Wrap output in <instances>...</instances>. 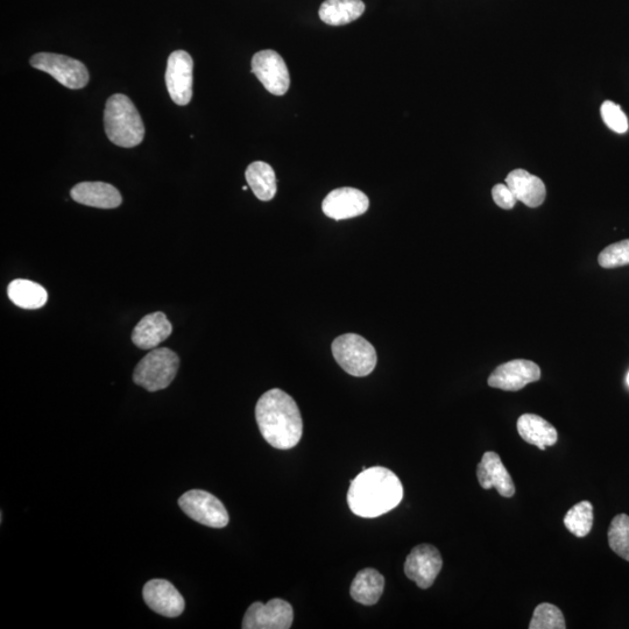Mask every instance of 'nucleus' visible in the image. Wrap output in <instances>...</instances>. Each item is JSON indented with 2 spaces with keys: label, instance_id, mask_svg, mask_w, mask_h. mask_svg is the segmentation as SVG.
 I'll list each match as a JSON object with an SVG mask.
<instances>
[{
  "label": "nucleus",
  "instance_id": "obj_1",
  "mask_svg": "<svg viewBox=\"0 0 629 629\" xmlns=\"http://www.w3.org/2000/svg\"><path fill=\"white\" fill-rule=\"evenodd\" d=\"M404 498V487L394 472L381 466L365 469L351 480L348 504L360 518H378L394 510Z\"/></svg>",
  "mask_w": 629,
  "mask_h": 629
},
{
  "label": "nucleus",
  "instance_id": "obj_2",
  "mask_svg": "<svg viewBox=\"0 0 629 629\" xmlns=\"http://www.w3.org/2000/svg\"><path fill=\"white\" fill-rule=\"evenodd\" d=\"M256 419L261 435L273 448L288 450L296 447L303 433V421L298 405L286 392L274 388L258 401Z\"/></svg>",
  "mask_w": 629,
  "mask_h": 629
},
{
  "label": "nucleus",
  "instance_id": "obj_3",
  "mask_svg": "<svg viewBox=\"0 0 629 629\" xmlns=\"http://www.w3.org/2000/svg\"><path fill=\"white\" fill-rule=\"evenodd\" d=\"M104 126L106 136L119 147L132 148L143 143V119L136 105L125 95H113L106 102Z\"/></svg>",
  "mask_w": 629,
  "mask_h": 629
},
{
  "label": "nucleus",
  "instance_id": "obj_4",
  "mask_svg": "<svg viewBox=\"0 0 629 629\" xmlns=\"http://www.w3.org/2000/svg\"><path fill=\"white\" fill-rule=\"evenodd\" d=\"M332 355L342 369L353 377L369 376L376 369V349L362 336L346 334L335 339L331 346Z\"/></svg>",
  "mask_w": 629,
  "mask_h": 629
},
{
  "label": "nucleus",
  "instance_id": "obj_5",
  "mask_svg": "<svg viewBox=\"0 0 629 629\" xmlns=\"http://www.w3.org/2000/svg\"><path fill=\"white\" fill-rule=\"evenodd\" d=\"M180 366V358L167 348L154 349L141 359L133 373V381L148 392L165 390L173 383Z\"/></svg>",
  "mask_w": 629,
  "mask_h": 629
},
{
  "label": "nucleus",
  "instance_id": "obj_6",
  "mask_svg": "<svg viewBox=\"0 0 629 629\" xmlns=\"http://www.w3.org/2000/svg\"><path fill=\"white\" fill-rule=\"evenodd\" d=\"M31 66L45 72L68 89H82L89 82V72L81 61L53 53L35 54Z\"/></svg>",
  "mask_w": 629,
  "mask_h": 629
},
{
  "label": "nucleus",
  "instance_id": "obj_7",
  "mask_svg": "<svg viewBox=\"0 0 629 629\" xmlns=\"http://www.w3.org/2000/svg\"><path fill=\"white\" fill-rule=\"evenodd\" d=\"M179 506L190 519L211 528L228 526L230 517L222 501L202 490H192L179 499Z\"/></svg>",
  "mask_w": 629,
  "mask_h": 629
},
{
  "label": "nucleus",
  "instance_id": "obj_8",
  "mask_svg": "<svg viewBox=\"0 0 629 629\" xmlns=\"http://www.w3.org/2000/svg\"><path fill=\"white\" fill-rule=\"evenodd\" d=\"M294 611L284 599L275 598L267 604L253 603L246 611L244 629H288L293 625Z\"/></svg>",
  "mask_w": 629,
  "mask_h": 629
},
{
  "label": "nucleus",
  "instance_id": "obj_9",
  "mask_svg": "<svg viewBox=\"0 0 629 629\" xmlns=\"http://www.w3.org/2000/svg\"><path fill=\"white\" fill-rule=\"evenodd\" d=\"M194 61L185 51L171 54L167 62L166 86L173 102L185 106L193 97Z\"/></svg>",
  "mask_w": 629,
  "mask_h": 629
},
{
  "label": "nucleus",
  "instance_id": "obj_10",
  "mask_svg": "<svg viewBox=\"0 0 629 629\" xmlns=\"http://www.w3.org/2000/svg\"><path fill=\"white\" fill-rule=\"evenodd\" d=\"M252 73L263 83L267 91L275 96H284L291 86L288 68L284 59L274 51H261L253 56Z\"/></svg>",
  "mask_w": 629,
  "mask_h": 629
},
{
  "label": "nucleus",
  "instance_id": "obj_11",
  "mask_svg": "<svg viewBox=\"0 0 629 629\" xmlns=\"http://www.w3.org/2000/svg\"><path fill=\"white\" fill-rule=\"evenodd\" d=\"M443 567L440 551L431 544H420L408 555L405 574L420 589H429L436 581Z\"/></svg>",
  "mask_w": 629,
  "mask_h": 629
},
{
  "label": "nucleus",
  "instance_id": "obj_12",
  "mask_svg": "<svg viewBox=\"0 0 629 629\" xmlns=\"http://www.w3.org/2000/svg\"><path fill=\"white\" fill-rule=\"evenodd\" d=\"M541 379L539 365L526 359H515L497 367L489 378V385L506 392H517Z\"/></svg>",
  "mask_w": 629,
  "mask_h": 629
},
{
  "label": "nucleus",
  "instance_id": "obj_13",
  "mask_svg": "<svg viewBox=\"0 0 629 629\" xmlns=\"http://www.w3.org/2000/svg\"><path fill=\"white\" fill-rule=\"evenodd\" d=\"M143 597L148 607L167 618H178L185 611L186 603L175 586L165 579H152L143 589Z\"/></svg>",
  "mask_w": 629,
  "mask_h": 629
},
{
  "label": "nucleus",
  "instance_id": "obj_14",
  "mask_svg": "<svg viewBox=\"0 0 629 629\" xmlns=\"http://www.w3.org/2000/svg\"><path fill=\"white\" fill-rule=\"evenodd\" d=\"M369 207V197L355 188L332 190L322 203L325 216L335 219V221L364 215Z\"/></svg>",
  "mask_w": 629,
  "mask_h": 629
},
{
  "label": "nucleus",
  "instance_id": "obj_15",
  "mask_svg": "<svg viewBox=\"0 0 629 629\" xmlns=\"http://www.w3.org/2000/svg\"><path fill=\"white\" fill-rule=\"evenodd\" d=\"M477 477L484 490L494 487L500 496L505 498H512L515 494L512 476L496 452H485L482 462L478 464Z\"/></svg>",
  "mask_w": 629,
  "mask_h": 629
},
{
  "label": "nucleus",
  "instance_id": "obj_16",
  "mask_svg": "<svg viewBox=\"0 0 629 629\" xmlns=\"http://www.w3.org/2000/svg\"><path fill=\"white\" fill-rule=\"evenodd\" d=\"M70 195L75 202L98 209H115L123 201L117 188L104 182L79 183L72 189Z\"/></svg>",
  "mask_w": 629,
  "mask_h": 629
},
{
  "label": "nucleus",
  "instance_id": "obj_17",
  "mask_svg": "<svg viewBox=\"0 0 629 629\" xmlns=\"http://www.w3.org/2000/svg\"><path fill=\"white\" fill-rule=\"evenodd\" d=\"M505 183L517 200L529 208L540 207L546 200V185L540 178L528 173L525 169H515L507 175Z\"/></svg>",
  "mask_w": 629,
  "mask_h": 629
},
{
  "label": "nucleus",
  "instance_id": "obj_18",
  "mask_svg": "<svg viewBox=\"0 0 629 629\" xmlns=\"http://www.w3.org/2000/svg\"><path fill=\"white\" fill-rule=\"evenodd\" d=\"M173 325L164 313H153L141 320L133 330L132 341L139 349L151 350L172 335Z\"/></svg>",
  "mask_w": 629,
  "mask_h": 629
},
{
  "label": "nucleus",
  "instance_id": "obj_19",
  "mask_svg": "<svg viewBox=\"0 0 629 629\" xmlns=\"http://www.w3.org/2000/svg\"><path fill=\"white\" fill-rule=\"evenodd\" d=\"M518 431L522 440L546 450L558 440L557 430L548 421L535 414H524L518 420Z\"/></svg>",
  "mask_w": 629,
  "mask_h": 629
},
{
  "label": "nucleus",
  "instance_id": "obj_20",
  "mask_svg": "<svg viewBox=\"0 0 629 629\" xmlns=\"http://www.w3.org/2000/svg\"><path fill=\"white\" fill-rule=\"evenodd\" d=\"M385 588V578L379 571L367 568L353 579L350 595L357 603L372 606L379 602Z\"/></svg>",
  "mask_w": 629,
  "mask_h": 629
},
{
  "label": "nucleus",
  "instance_id": "obj_21",
  "mask_svg": "<svg viewBox=\"0 0 629 629\" xmlns=\"http://www.w3.org/2000/svg\"><path fill=\"white\" fill-rule=\"evenodd\" d=\"M363 0H325L320 7V18L324 24L343 26L363 16Z\"/></svg>",
  "mask_w": 629,
  "mask_h": 629
},
{
  "label": "nucleus",
  "instance_id": "obj_22",
  "mask_svg": "<svg viewBox=\"0 0 629 629\" xmlns=\"http://www.w3.org/2000/svg\"><path fill=\"white\" fill-rule=\"evenodd\" d=\"M245 176L252 192L260 201H271L277 195V176L274 169L266 162H253L247 167Z\"/></svg>",
  "mask_w": 629,
  "mask_h": 629
},
{
  "label": "nucleus",
  "instance_id": "obj_23",
  "mask_svg": "<svg viewBox=\"0 0 629 629\" xmlns=\"http://www.w3.org/2000/svg\"><path fill=\"white\" fill-rule=\"evenodd\" d=\"M7 295L14 305L23 309H39L46 305V289L37 282L18 279L11 282Z\"/></svg>",
  "mask_w": 629,
  "mask_h": 629
},
{
  "label": "nucleus",
  "instance_id": "obj_24",
  "mask_svg": "<svg viewBox=\"0 0 629 629\" xmlns=\"http://www.w3.org/2000/svg\"><path fill=\"white\" fill-rule=\"evenodd\" d=\"M564 525L577 537L588 536L593 527V506L589 501H582L571 508L565 515Z\"/></svg>",
  "mask_w": 629,
  "mask_h": 629
},
{
  "label": "nucleus",
  "instance_id": "obj_25",
  "mask_svg": "<svg viewBox=\"0 0 629 629\" xmlns=\"http://www.w3.org/2000/svg\"><path fill=\"white\" fill-rule=\"evenodd\" d=\"M607 536H609V544L614 553L629 562V517L627 514H619L612 520Z\"/></svg>",
  "mask_w": 629,
  "mask_h": 629
},
{
  "label": "nucleus",
  "instance_id": "obj_26",
  "mask_svg": "<svg viewBox=\"0 0 629 629\" xmlns=\"http://www.w3.org/2000/svg\"><path fill=\"white\" fill-rule=\"evenodd\" d=\"M565 619L563 613L557 606L551 604H541L536 606L533 619L530 621L529 629H565Z\"/></svg>",
  "mask_w": 629,
  "mask_h": 629
},
{
  "label": "nucleus",
  "instance_id": "obj_27",
  "mask_svg": "<svg viewBox=\"0 0 629 629\" xmlns=\"http://www.w3.org/2000/svg\"><path fill=\"white\" fill-rule=\"evenodd\" d=\"M598 263L606 270L629 265V239L605 247L598 256Z\"/></svg>",
  "mask_w": 629,
  "mask_h": 629
},
{
  "label": "nucleus",
  "instance_id": "obj_28",
  "mask_svg": "<svg viewBox=\"0 0 629 629\" xmlns=\"http://www.w3.org/2000/svg\"><path fill=\"white\" fill-rule=\"evenodd\" d=\"M600 115H602L606 126L613 132L624 134L628 131V119L620 105L612 101H605L600 108Z\"/></svg>",
  "mask_w": 629,
  "mask_h": 629
},
{
  "label": "nucleus",
  "instance_id": "obj_29",
  "mask_svg": "<svg viewBox=\"0 0 629 629\" xmlns=\"http://www.w3.org/2000/svg\"><path fill=\"white\" fill-rule=\"evenodd\" d=\"M492 197L494 203L504 210H512L517 204V197L514 196L512 190L508 188L506 183H499L492 189Z\"/></svg>",
  "mask_w": 629,
  "mask_h": 629
},
{
  "label": "nucleus",
  "instance_id": "obj_30",
  "mask_svg": "<svg viewBox=\"0 0 629 629\" xmlns=\"http://www.w3.org/2000/svg\"><path fill=\"white\" fill-rule=\"evenodd\" d=\"M627 384L629 386V373H628V376H627Z\"/></svg>",
  "mask_w": 629,
  "mask_h": 629
}]
</instances>
